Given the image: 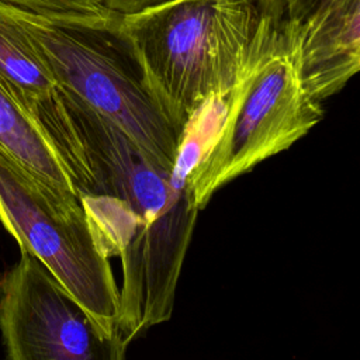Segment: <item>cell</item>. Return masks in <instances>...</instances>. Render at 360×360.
I'll use <instances>...</instances> for the list:
<instances>
[{"label":"cell","instance_id":"obj_7","mask_svg":"<svg viewBox=\"0 0 360 360\" xmlns=\"http://www.w3.org/2000/svg\"><path fill=\"white\" fill-rule=\"evenodd\" d=\"M280 30L304 89L319 101L339 93L360 68V0H332Z\"/></svg>","mask_w":360,"mask_h":360},{"label":"cell","instance_id":"obj_12","mask_svg":"<svg viewBox=\"0 0 360 360\" xmlns=\"http://www.w3.org/2000/svg\"><path fill=\"white\" fill-rule=\"evenodd\" d=\"M165 1L169 0H103V4L111 13H115L118 15H127L139 13L145 8H149Z\"/></svg>","mask_w":360,"mask_h":360},{"label":"cell","instance_id":"obj_6","mask_svg":"<svg viewBox=\"0 0 360 360\" xmlns=\"http://www.w3.org/2000/svg\"><path fill=\"white\" fill-rule=\"evenodd\" d=\"M0 333L6 360H127L129 346L25 250L0 281Z\"/></svg>","mask_w":360,"mask_h":360},{"label":"cell","instance_id":"obj_10","mask_svg":"<svg viewBox=\"0 0 360 360\" xmlns=\"http://www.w3.org/2000/svg\"><path fill=\"white\" fill-rule=\"evenodd\" d=\"M332 0H255L260 14L277 27L295 25Z\"/></svg>","mask_w":360,"mask_h":360},{"label":"cell","instance_id":"obj_2","mask_svg":"<svg viewBox=\"0 0 360 360\" xmlns=\"http://www.w3.org/2000/svg\"><path fill=\"white\" fill-rule=\"evenodd\" d=\"M263 22L255 0H169L120 15L148 91L180 135L205 98L236 86Z\"/></svg>","mask_w":360,"mask_h":360},{"label":"cell","instance_id":"obj_5","mask_svg":"<svg viewBox=\"0 0 360 360\" xmlns=\"http://www.w3.org/2000/svg\"><path fill=\"white\" fill-rule=\"evenodd\" d=\"M0 224L108 335L120 333V287L75 194L46 187L0 149Z\"/></svg>","mask_w":360,"mask_h":360},{"label":"cell","instance_id":"obj_11","mask_svg":"<svg viewBox=\"0 0 360 360\" xmlns=\"http://www.w3.org/2000/svg\"><path fill=\"white\" fill-rule=\"evenodd\" d=\"M0 3L42 14L101 15L108 11L103 0H0Z\"/></svg>","mask_w":360,"mask_h":360},{"label":"cell","instance_id":"obj_3","mask_svg":"<svg viewBox=\"0 0 360 360\" xmlns=\"http://www.w3.org/2000/svg\"><path fill=\"white\" fill-rule=\"evenodd\" d=\"M1 4L34 42L56 87L173 169L180 134L148 91L118 14H42Z\"/></svg>","mask_w":360,"mask_h":360},{"label":"cell","instance_id":"obj_8","mask_svg":"<svg viewBox=\"0 0 360 360\" xmlns=\"http://www.w3.org/2000/svg\"><path fill=\"white\" fill-rule=\"evenodd\" d=\"M0 149L46 187L60 194H75L39 125L20 100L18 93L1 75Z\"/></svg>","mask_w":360,"mask_h":360},{"label":"cell","instance_id":"obj_4","mask_svg":"<svg viewBox=\"0 0 360 360\" xmlns=\"http://www.w3.org/2000/svg\"><path fill=\"white\" fill-rule=\"evenodd\" d=\"M322 101L304 89L281 30L264 17L255 52L228 94L217 135L187 177L198 211L215 193L287 150L322 118Z\"/></svg>","mask_w":360,"mask_h":360},{"label":"cell","instance_id":"obj_1","mask_svg":"<svg viewBox=\"0 0 360 360\" xmlns=\"http://www.w3.org/2000/svg\"><path fill=\"white\" fill-rule=\"evenodd\" d=\"M27 108L79 197L98 248L120 260L118 330L129 345L172 318L200 211L170 169L59 87Z\"/></svg>","mask_w":360,"mask_h":360},{"label":"cell","instance_id":"obj_9","mask_svg":"<svg viewBox=\"0 0 360 360\" xmlns=\"http://www.w3.org/2000/svg\"><path fill=\"white\" fill-rule=\"evenodd\" d=\"M0 75L24 105L51 93L56 83L25 30L0 3Z\"/></svg>","mask_w":360,"mask_h":360}]
</instances>
